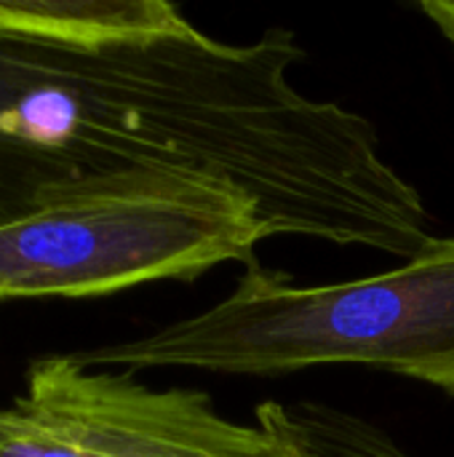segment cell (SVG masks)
I'll list each match as a JSON object with an SVG mask.
<instances>
[{
  "instance_id": "obj_1",
  "label": "cell",
  "mask_w": 454,
  "mask_h": 457,
  "mask_svg": "<svg viewBox=\"0 0 454 457\" xmlns=\"http://www.w3.org/2000/svg\"><path fill=\"white\" fill-rule=\"evenodd\" d=\"M72 356L94 370L260 378L353 364L454 396V238H436L388 273L326 287H300L254 260L217 305Z\"/></svg>"
},
{
  "instance_id": "obj_2",
  "label": "cell",
  "mask_w": 454,
  "mask_h": 457,
  "mask_svg": "<svg viewBox=\"0 0 454 457\" xmlns=\"http://www.w3.org/2000/svg\"><path fill=\"white\" fill-rule=\"evenodd\" d=\"M268 238L257 206L225 185L150 171L94 177L0 225V303L193 281L254 262Z\"/></svg>"
},
{
  "instance_id": "obj_3",
  "label": "cell",
  "mask_w": 454,
  "mask_h": 457,
  "mask_svg": "<svg viewBox=\"0 0 454 457\" xmlns=\"http://www.w3.org/2000/svg\"><path fill=\"white\" fill-rule=\"evenodd\" d=\"M254 420H227L209 394L158 391L134 372L54 353L35 359L24 391L0 407V457H318L286 404L265 402Z\"/></svg>"
},
{
  "instance_id": "obj_4",
  "label": "cell",
  "mask_w": 454,
  "mask_h": 457,
  "mask_svg": "<svg viewBox=\"0 0 454 457\" xmlns=\"http://www.w3.org/2000/svg\"><path fill=\"white\" fill-rule=\"evenodd\" d=\"M56 46L62 43L29 29L0 5V225L43 204V187L16 142V99L48 64Z\"/></svg>"
},
{
  "instance_id": "obj_5",
  "label": "cell",
  "mask_w": 454,
  "mask_h": 457,
  "mask_svg": "<svg viewBox=\"0 0 454 457\" xmlns=\"http://www.w3.org/2000/svg\"><path fill=\"white\" fill-rule=\"evenodd\" d=\"M316 450L321 457H412L383 428L351 412H340L324 423L316 439Z\"/></svg>"
},
{
  "instance_id": "obj_6",
  "label": "cell",
  "mask_w": 454,
  "mask_h": 457,
  "mask_svg": "<svg viewBox=\"0 0 454 457\" xmlns=\"http://www.w3.org/2000/svg\"><path fill=\"white\" fill-rule=\"evenodd\" d=\"M420 11L433 19V24L444 32V37L454 46V3L428 0V3H420Z\"/></svg>"
}]
</instances>
